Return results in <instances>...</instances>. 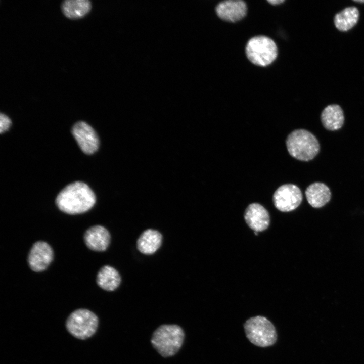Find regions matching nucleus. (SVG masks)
I'll return each mask as SVG.
<instances>
[{"label":"nucleus","instance_id":"f257e3e1","mask_svg":"<svg viewBox=\"0 0 364 364\" xmlns=\"http://www.w3.org/2000/svg\"><path fill=\"white\" fill-rule=\"evenodd\" d=\"M95 194L86 184L76 181L66 186L58 195V208L69 214H77L90 209L96 203Z\"/></svg>","mask_w":364,"mask_h":364},{"label":"nucleus","instance_id":"f03ea898","mask_svg":"<svg viewBox=\"0 0 364 364\" xmlns=\"http://www.w3.org/2000/svg\"><path fill=\"white\" fill-rule=\"evenodd\" d=\"M185 334L183 329L176 325H163L153 333L151 343L163 357L175 354L183 345Z\"/></svg>","mask_w":364,"mask_h":364},{"label":"nucleus","instance_id":"7ed1b4c3","mask_svg":"<svg viewBox=\"0 0 364 364\" xmlns=\"http://www.w3.org/2000/svg\"><path fill=\"white\" fill-rule=\"evenodd\" d=\"M286 144L290 155L300 161L312 160L318 153L320 149L316 138L303 129H296L290 133Z\"/></svg>","mask_w":364,"mask_h":364},{"label":"nucleus","instance_id":"20e7f679","mask_svg":"<svg viewBox=\"0 0 364 364\" xmlns=\"http://www.w3.org/2000/svg\"><path fill=\"white\" fill-rule=\"evenodd\" d=\"M244 327L247 338L256 346L268 347L274 345L277 341L275 327L264 316L251 317L245 322Z\"/></svg>","mask_w":364,"mask_h":364},{"label":"nucleus","instance_id":"39448f33","mask_svg":"<svg viewBox=\"0 0 364 364\" xmlns=\"http://www.w3.org/2000/svg\"><path fill=\"white\" fill-rule=\"evenodd\" d=\"M99 320L92 311L80 308L73 311L66 322L67 330L74 337L85 340L92 337L96 332Z\"/></svg>","mask_w":364,"mask_h":364},{"label":"nucleus","instance_id":"423d86ee","mask_svg":"<svg viewBox=\"0 0 364 364\" xmlns=\"http://www.w3.org/2000/svg\"><path fill=\"white\" fill-rule=\"evenodd\" d=\"M246 54L253 64L264 67L270 64L276 59L278 48L271 38L265 36H258L248 41Z\"/></svg>","mask_w":364,"mask_h":364},{"label":"nucleus","instance_id":"0eeeda50","mask_svg":"<svg viewBox=\"0 0 364 364\" xmlns=\"http://www.w3.org/2000/svg\"><path fill=\"white\" fill-rule=\"evenodd\" d=\"M272 199L277 209L282 212H289L299 206L302 200V194L297 186L287 184L276 190Z\"/></svg>","mask_w":364,"mask_h":364},{"label":"nucleus","instance_id":"6e6552de","mask_svg":"<svg viewBox=\"0 0 364 364\" xmlns=\"http://www.w3.org/2000/svg\"><path fill=\"white\" fill-rule=\"evenodd\" d=\"M72 133L81 150L86 154H92L98 150L99 141L94 129L84 121L76 122Z\"/></svg>","mask_w":364,"mask_h":364},{"label":"nucleus","instance_id":"1a4fd4ad","mask_svg":"<svg viewBox=\"0 0 364 364\" xmlns=\"http://www.w3.org/2000/svg\"><path fill=\"white\" fill-rule=\"evenodd\" d=\"M53 251L46 242L39 241L32 246L28 257L30 268L34 271L41 272L47 269L53 259Z\"/></svg>","mask_w":364,"mask_h":364},{"label":"nucleus","instance_id":"9d476101","mask_svg":"<svg viewBox=\"0 0 364 364\" xmlns=\"http://www.w3.org/2000/svg\"><path fill=\"white\" fill-rule=\"evenodd\" d=\"M244 216L247 225L255 232H262L266 229L269 224V213L259 203H253L249 205Z\"/></svg>","mask_w":364,"mask_h":364},{"label":"nucleus","instance_id":"9b49d317","mask_svg":"<svg viewBox=\"0 0 364 364\" xmlns=\"http://www.w3.org/2000/svg\"><path fill=\"white\" fill-rule=\"evenodd\" d=\"M246 3L241 0L226 1L218 4L216 12L221 19L231 22L240 20L247 13Z\"/></svg>","mask_w":364,"mask_h":364},{"label":"nucleus","instance_id":"f8f14e48","mask_svg":"<svg viewBox=\"0 0 364 364\" xmlns=\"http://www.w3.org/2000/svg\"><path fill=\"white\" fill-rule=\"evenodd\" d=\"M110 235L104 226L97 225L88 229L84 233V240L87 247L95 251H104L110 242Z\"/></svg>","mask_w":364,"mask_h":364},{"label":"nucleus","instance_id":"ddd939ff","mask_svg":"<svg viewBox=\"0 0 364 364\" xmlns=\"http://www.w3.org/2000/svg\"><path fill=\"white\" fill-rule=\"evenodd\" d=\"M305 194L308 203L316 208L324 206L330 201L331 197L329 187L320 182L310 185L306 188Z\"/></svg>","mask_w":364,"mask_h":364},{"label":"nucleus","instance_id":"4468645a","mask_svg":"<svg viewBox=\"0 0 364 364\" xmlns=\"http://www.w3.org/2000/svg\"><path fill=\"white\" fill-rule=\"evenodd\" d=\"M323 126L327 130H337L342 126L344 116L342 109L337 104L329 105L326 107L321 114Z\"/></svg>","mask_w":364,"mask_h":364},{"label":"nucleus","instance_id":"2eb2a0df","mask_svg":"<svg viewBox=\"0 0 364 364\" xmlns=\"http://www.w3.org/2000/svg\"><path fill=\"white\" fill-rule=\"evenodd\" d=\"M162 236L157 230L148 229L144 231L137 241V248L144 254L154 253L161 246Z\"/></svg>","mask_w":364,"mask_h":364},{"label":"nucleus","instance_id":"dca6fc26","mask_svg":"<svg viewBox=\"0 0 364 364\" xmlns=\"http://www.w3.org/2000/svg\"><path fill=\"white\" fill-rule=\"evenodd\" d=\"M121 277L118 271L109 265H105L99 270L97 276V283L102 289L108 291L115 290L119 286Z\"/></svg>","mask_w":364,"mask_h":364},{"label":"nucleus","instance_id":"f3484780","mask_svg":"<svg viewBox=\"0 0 364 364\" xmlns=\"http://www.w3.org/2000/svg\"><path fill=\"white\" fill-rule=\"evenodd\" d=\"M359 15V11L356 7H346L335 15V25L338 30L346 31L357 23Z\"/></svg>","mask_w":364,"mask_h":364},{"label":"nucleus","instance_id":"a211bd4d","mask_svg":"<svg viewBox=\"0 0 364 364\" xmlns=\"http://www.w3.org/2000/svg\"><path fill=\"white\" fill-rule=\"evenodd\" d=\"M64 14L68 18L76 19L85 15L91 9L88 0H66L61 6Z\"/></svg>","mask_w":364,"mask_h":364},{"label":"nucleus","instance_id":"6ab92c4d","mask_svg":"<svg viewBox=\"0 0 364 364\" xmlns=\"http://www.w3.org/2000/svg\"><path fill=\"white\" fill-rule=\"evenodd\" d=\"M11 125V121L9 117L2 113L0 114V132L7 131Z\"/></svg>","mask_w":364,"mask_h":364},{"label":"nucleus","instance_id":"aec40b11","mask_svg":"<svg viewBox=\"0 0 364 364\" xmlns=\"http://www.w3.org/2000/svg\"><path fill=\"white\" fill-rule=\"evenodd\" d=\"M284 2V1L283 0H273V1H268V2L272 5H278L280 4L281 3H282Z\"/></svg>","mask_w":364,"mask_h":364},{"label":"nucleus","instance_id":"412c9836","mask_svg":"<svg viewBox=\"0 0 364 364\" xmlns=\"http://www.w3.org/2000/svg\"><path fill=\"white\" fill-rule=\"evenodd\" d=\"M355 2H359V3H364V0L355 1Z\"/></svg>","mask_w":364,"mask_h":364}]
</instances>
